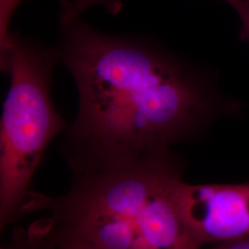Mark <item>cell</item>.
<instances>
[{
  "mask_svg": "<svg viewBox=\"0 0 249 249\" xmlns=\"http://www.w3.org/2000/svg\"><path fill=\"white\" fill-rule=\"evenodd\" d=\"M93 6H103L114 14L119 11L121 7L116 0H66L61 5L59 22L66 24L80 19L81 15Z\"/></svg>",
  "mask_w": 249,
  "mask_h": 249,
  "instance_id": "obj_6",
  "label": "cell"
},
{
  "mask_svg": "<svg viewBox=\"0 0 249 249\" xmlns=\"http://www.w3.org/2000/svg\"><path fill=\"white\" fill-rule=\"evenodd\" d=\"M183 174L171 149L73 174L64 196L40 194L36 212L51 216L36 225L97 249H202L180 213Z\"/></svg>",
  "mask_w": 249,
  "mask_h": 249,
  "instance_id": "obj_2",
  "label": "cell"
},
{
  "mask_svg": "<svg viewBox=\"0 0 249 249\" xmlns=\"http://www.w3.org/2000/svg\"><path fill=\"white\" fill-rule=\"evenodd\" d=\"M57 64L53 46L15 31L0 50V70L9 78L0 122L1 228L31 213L38 195L31 188L36 170L69 125L51 96Z\"/></svg>",
  "mask_w": 249,
  "mask_h": 249,
  "instance_id": "obj_3",
  "label": "cell"
},
{
  "mask_svg": "<svg viewBox=\"0 0 249 249\" xmlns=\"http://www.w3.org/2000/svg\"><path fill=\"white\" fill-rule=\"evenodd\" d=\"M238 16L241 20V39L249 43V0H245Z\"/></svg>",
  "mask_w": 249,
  "mask_h": 249,
  "instance_id": "obj_9",
  "label": "cell"
},
{
  "mask_svg": "<svg viewBox=\"0 0 249 249\" xmlns=\"http://www.w3.org/2000/svg\"><path fill=\"white\" fill-rule=\"evenodd\" d=\"M178 198L183 220L201 248L249 236V184L184 181Z\"/></svg>",
  "mask_w": 249,
  "mask_h": 249,
  "instance_id": "obj_4",
  "label": "cell"
},
{
  "mask_svg": "<svg viewBox=\"0 0 249 249\" xmlns=\"http://www.w3.org/2000/svg\"><path fill=\"white\" fill-rule=\"evenodd\" d=\"M22 0H0V50L3 49L8 42L11 33L10 22Z\"/></svg>",
  "mask_w": 249,
  "mask_h": 249,
  "instance_id": "obj_7",
  "label": "cell"
},
{
  "mask_svg": "<svg viewBox=\"0 0 249 249\" xmlns=\"http://www.w3.org/2000/svg\"><path fill=\"white\" fill-rule=\"evenodd\" d=\"M53 48L78 90L61 143L72 174L171 149L238 108L211 72L151 38L105 34L78 19L60 23Z\"/></svg>",
  "mask_w": 249,
  "mask_h": 249,
  "instance_id": "obj_1",
  "label": "cell"
},
{
  "mask_svg": "<svg viewBox=\"0 0 249 249\" xmlns=\"http://www.w3.org/2000/svg\"><path fill=\"white\" fill-rule=\"evenodd\" d=\"M209 249H249V236L220 243Z\"/></svg>",
  "mask_w": 249,
  "mask_h": 249,
  "instance_id": "obj_10",
  "label": "cell"
},
{
  "mask_svg": "<svg viewBox=\"0 0 249 249\" xmlns=\"http://www.w3.org/2000/svg\"><path fill=\"white\" fill-rule=\"evenodd\" d=\"M224 2H226L227 4H229L232 9L237 12V14L240 13L241 10L244 7L245 4V0H223Z\"/></svg>",
  "mask_w": 249,
  "mask_h": 249,
  "instance_id": "obj_11",
  "label": "cell"
},
{
  "mask_svg": "<svg viewBox=\"0 0 249 249\" xmlns=\"http://www.w3.org/2000/svg\"><path fill=\"white\" fill-rule=\"evenodd\" d=\"M1 249H39L36 243L30 237L28 231H23L21 229H16L12 239L8 246Z\"/></svg>",
  "mask_w": 249,
  "mask_h": 249,
  "instance_id": "obj_8",
  "label": "cell"
},
{
  "mask_svg": "<svg viewBox=\"0 0 249 249\" xmlns=\"http://www.w3.org/2000/svg\"><path fill=\"white\" fill-rule=\"evenodd\" d=\"M32 239L39 249H97L84 241L60 231L39 228L36 224L29 229Z\"/></svg>",
  "mask_w": 249,
  "mask_h": 249,
  "instance_id": "obj_5",
  "label": "cell"
}]
</instances>
